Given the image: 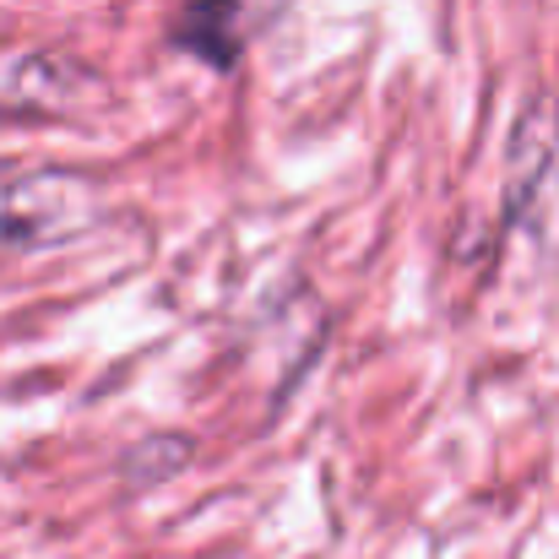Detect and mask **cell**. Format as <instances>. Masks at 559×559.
Here are the masks:
<instances>
[{"instance_id": "1", "label": "cell", "mask_w": 559, "mask_h": 559, "mask_svg": "<svg viewBox=\"0 0 559 559\" xmlns=\"http://www.w3.org/2000/svg\"><path fill=\"white\" fill-rule=\"evenodd\" d=\"M559 186V115L555 104H538L511 147V212L533 217L538 201Z\"/></svg>"}, {"instance_id": "2", "label": "cell", "mask_w": 559, "mask_h": 559, "mask_svg": "<svg viewBox=\"0 0 559 559\" xmlns=\"http://www.w3.org/2000/svg\"><path fill=\"white\" fill-rule=\"evenodd\" d=\"M283 0H190L180 38L195 55H206L212 66H228L245 44L250 27H261V16H272Z\"/></svg>"}]
</instances>
